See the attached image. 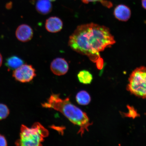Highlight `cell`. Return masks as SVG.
<instances>
[{
  "instance_id": "8fae6325",
  "label": "cell",
  "mask_w": 146,
  "mask_h": 146,
  "mask_svg": "<svg viewBox=\"0 0 146 146\" xmlns=\"http://www.w3.org/2000/svg\"><path fill=\"white\" fill-rule=\"evenodd\" d=\"M36 9L40 13L46 15L52 11V5L50 0H39L36 3Z\"/></svg>"
},
{
  "instance_id": "ba28073f",
  "label": "cell",
  "mask_w": 146,
  "mask_h": 146,
  "mask_svg": "<svg viewBox=\"0 0 146 146\" xmlns=\"http://www.w3.org/2000/svg\"><path fill=\"white\" fill-rule=\"evenodd\" d=\"M114 14L117 19L122 21H127L131 17V11L126 5H119L114 9Z\"/></svg>"
},
{
  "instance_id": "5bb4252c",
  "label": "cell",
  "mask_w": 146,
  "mask_h": 146,
  "mask_svg": "<svg viewBox=\"0 0 146 146\" xmlns=\"http://www.w3.org/2000/svg\"><path fill=\"white\" fill-rule=\"evenodd\" d=\"M10 114V110L7 106L0 103V120L5 119Z\"/></svg>"
},
{
  "instance_id": "5b68a950",
  "label": "cell",
  "mask_w": 146,
  "mask_h": 146,
  "mask_svg": "<svg viewBox=\"0 0 146 146\" xmlns=\"http://www.w3.org/2000/svg\"><path fill=\"white\" fill-rule=\"evenodd\" d=\"M36 76V71L31 65L25 64L13 70V76L16 81L28 83Z\"/></svg>"
},
{
  "instance_id": "8992f818",
  "label": "cell",
  "mask_w": 146,
  "mask_h": 146,
  "mask_svg": "<svg viewBox=\"0 0 146 146\" xmlns=\"http://www.w3.org/2000/svg\"><path fill=\"white\" fill-rule=\"evenodd\" d=\"M50 67L54 74L61 76L66 74L68 72L69 65L67 62L63 58H58L52 62Z\"/></svg>"
},
{
  "instance_id": "7c38bea8",
  "label": "cell",
  "mask_w": 146,
  "mask_h": 146,
  "mask_svg": "<svg viewBox=\"0 0 146 146\" xmlns=\"http://www.w3.org/2000/svg\"><path fill=\"white\" fill-rule=\"evenodd\" d=\"M76 100L78 104L82 106H86L90 103L91 97L87 91L82 90L78 92L76 96Z\"/></svg>"
},
{
  "instance_id": "277c9868",
  "label": "cell",
  "mask_w": 146,
  "mask_h": 146,
  "mask_svg": "<svg viewBox=\"0 0 146 146\" xmlns=\"http://www.w3.org/2000/svg\"><path fill=\"white\" fill-rule=\"evenodd\" d=\"M127 89L138 97L146 98V67H138L133 71L129 78Z\"/></svg>"
},
{
  "instance_id": "9c48e42d",
  "label": "cell",
  "mask_w": 146,
  "mask_h": 146,
  "mask_svg": "<svg viewBox=\"0 0 146 146\" xmlns=\"http://www.w3.org/2000/svg\"><path fill=\"white\" fill-rule=\"evenodd\" d=\"M62 21L59 18L52 17L48 18L45 23V28L48 32L57 33L60 31L62 29Z\"/></svg>"
},
{
  "instance_id": "e0dca14e",
  "label": "cell",
  "mask_w": 146,
  "mask_h": 146,
  "mask_svg": "<svg viewBox=\"0 0 146 146\" xmlns=\"http://www.w3.org/2000/svg\"><path fill=\"white\" fill-rule=\"evenodd\" d=\"M8 145L6 138L3 135L0 134V146H5Z\"/></svg>"
},
{
  "instance_id": "ac0fdd59",
  "label": "cell",
  "mask_w": 146,
  "mask_h": 146,
  "mask_svg": "<svg viewBox=\"0 0 146 146\" xmlns=\"http://www.w3.org/2000/svg\"><path fill=\"white\" fill-rule=\"evenodd\" d=\"M141 2L142 7L146 10V0H142Z\"/></svg>"
},
{
  "instance_id": "2e32d148",
  "label": "cell",
  "mask_w": 146,
  "mask_h": 146,
  "mask_svg": "<svg viewBox=\"0 0 146 146\" xmlns=\"http://www.w3.org/2000/svg\"><path fill=\"white\" fill-rule=\"evenodd\" d=\"M83 2L85 3H88L90 2H99L108 8H110L113 6L112 3L110 1L106 0H81Z\"/></svg>"
},
{
  "instance_id": "ffe728a7",
  "label": "cell",
  "mask_w": 146,
  "mask_h": 146,
  "mask_svg": "<svg viewBox=\"0 0 146 146\" xmlns=\"http://www.w3.org/2000/svg\"><path fill=\"white\" fill-rule=\"evenodd\" d=\"M50 1H56V0H50Z\"/></svg>"
},
{
  "instance_id": "30bf717a",
  "label": "cell",
  "mask_w": 146,
  "mask_h": 146,
  "mask_svg": "<svg viewBox=\"0 0 146 146\" xmlns=\"http://www.w3.org/2000/svg\"><path fill=\"white\" fill-rule=\"evenodd\" d=\"M24 63V61L21 58L16 56H12L7 58L5 65L8 70H13L21 66Z\"/></svg>"
},
{
  "instance_id": "3957f363",
  "label": "cell",
  "mask_w": 146,
  "mask_h": 146,
  "mask_svg": "<svg viewBox=\"0 0 146 146\" xmlns=\"http://www.w3.org/2000/svg\"><path fill=\"white\" fill-rule=\"evenodd\" d=\"M49 131L41 123L36 122L31 127L21 126L20 138L16 141L17 146H41L44 138L49 135Z\"/></svg>"
},
{
  "instance_id": "7a4b0ae2",
  "label": "cell",
  "mask_w": 146,
  "mask_h": 146,
  "mask_svg": "<svg viewBox=\"0 0 146 146\" xmlns=\"http://www.w3.org/2000/svg\"><path fill=\"white\" fill-rule=\"evenodd\" d=\"M44 108L52 109L59 111L74 125L79 126L78 134L82 136L85 131L92 125L86 113L71 103L69 98L62 99L60 94H52L47 101L41 104Z\"/></svg>"
},
{
  "instance_id": "d6986e66",
  "label": "cell",
  "mask_w": 146,
  "mask_h": 146,
  "mask_svg": "<svg viewBox=\"0 0 146 146\" xmlns=\"http://www.w3.org/2000/svg\"><path fill=\"white\" fill-rule=\"evenodd\" d=\"M3 63V57L1 54L0 53V67H1Z\"/></svg>"
},
{
  "instance_id": "52a82bcc",
  "label": "cell",
  "mask_w": 146,
  "mask_h": 146,
  "mask_svg": "<svg viewBox=\"0 0 146 146\" xmlns=\"http://www.w3.org/2000/svg\"><path fill=\"white\" fill-rule=\"evenodd\" d=\"M16 36L19 41L24 42L30 41L33 35V32L29 25L23 24L19 25L16 29Z\"/></svg>"
},
{
  "instance_id": "9a60e30c",
  "label": "cell",
  "mask_w": 146,
  "mask_h": 146,
  "mask_svg": "<svg viewBox=\"0 0 146 146\" xmlns=\"http://www.w3.org/2000/svg\"><path fill=\"white\" fill-rule=\"evenodd\" d=\"M127 107L128 109V112L123 114L124 116L133 119H135L139 116V115L138 114L137 111L134 107L129 105L127 106Z\"/></svg>"
},
{
  "instance_id": "6da1fadb",
  "label": "cell",
  "mask_w": 146,
  "mask_h": 146,
  "mask_svg": "<svg viewBox=\"0 0 146 146\" xmlns=\"http://www.w3.org/2000/svg\"><path fill=\"white\" fill-rule=\"evenodd\" d=\"M115 43L108 27L91 23L78 26L69 37L68 45L75 52L87 56L101 70L104 62L100 52Z\"/></svg>"
},
{
  "instance_id": "4fadbf2b",
  "label": "cell",
  "mask_w": 146,
  "mask_h": 146,
  "mask_svg": "<svg viewBox=\"0 0 146 146\" xmlns=\"http://www.w3.org/2000/svg\"><path fill=\"white\" fill-rule=\"evenodd\" d=\"M77 77L80 83L84 84H89L91 83L93 79L91 73L87 70H82L78 73Z\"/></svg>"
}]
</instances>
